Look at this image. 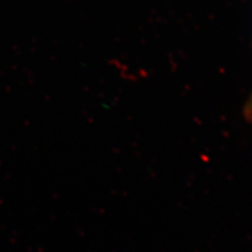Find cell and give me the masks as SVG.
Masks as SVG:
<instances>
[{
	"mask_svg": "<svg viewBox=\"0 0 252 252\" xmlns=\"http://www.w3.org/2000/svg\"><path fill=\"white\" fill-rule=\"evenodd\" d=\"M247 112H248L250 115H252V97H251V99H250V101H249V104H248V106H247Z\"/></svg>",
	"mask_w": 252,
	"mask_h": 252,
	"instance_id": "obj_1",
	"label": "cell"
}]
</instances>
